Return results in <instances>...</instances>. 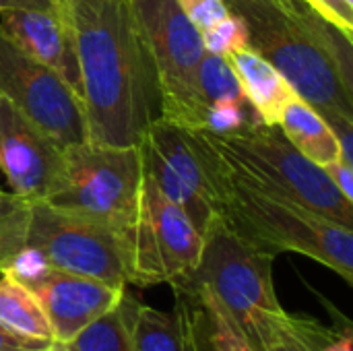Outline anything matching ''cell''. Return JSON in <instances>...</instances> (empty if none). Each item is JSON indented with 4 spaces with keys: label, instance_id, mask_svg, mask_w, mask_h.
Listing matches in <instances>:
<instances>
[{
    "label": "cell",
    "instance_id": "30bf717a",
    "mask_svg": "<svg viewBox=\"0 0 353 351\" xmlns=\"http://www.w3.org/2000/svg\"><path fill=\"white\" fill-rule=\"evenodd\" d=\"M203 236L188 215L143 172L137 217L130 232L128 285H182L194 273Z\"/></svg>",
    "mask_w": 353,
    "mask_h": 351
},
{
    "label": "cell",
    "instance_id": "5bb4252c",
    "mask_svg": "<svg viewBox=\"0 0 353 351\" xmlns=\"http://www.w3.org/2000/svg\"><path fill=\"white\" fill-rule=\"evenodd\" d=\"M0 27L21 52L56 70L79 95V62L70 2L52 8H2Z\"/></svg>",
    "mask_w": 353,
    "mask_h": 351
},
{
    "label": "cell",
    "instance_id": "d4e9b609",
    "mask_svg": "<svg viewBox=\"0 0 353 351\" xmlns=\"http://www.w3.org/2000/svg\"><path fill=\"white\" fill-rule=\"evenodd\" d=\"M178 2L201 33L209 31L213 25H217L230 14L223 0H178Z\"/></svg>",
    "mask_w": 353,
    "mask_h": 351
},
{
    "label": "cell",
    "instance_id": "44dd1931",
    "mask_svg": "<svg viewBox=\"0 0 353 351\" xmlns=\"http://www.w3.org/2000/svg\"><path fill=\"white\" fill-rule=\"evenodd\" d=\"M184 292V290H182ZM194 298L201 314V339L203 350L207 351H259L236 321L225 312V308L205 290L186 292Z\"/></svg>",
    "mask_w": 353,
    "mask_h": 351
},
{
    "label": "cell",
    "instance_id": "d6986e66",
    "mask_svg": "<svg viewBox=\"0 0 353 351\" xmlns=\"http://www.w3.org/2000/svg\"><path fill=\"white\" fill-rule=\"evenodd\" d=\"M137 300L124 292L120 302L77 333L68 343L70 351H137L132 339V312Z\"/></svg>",
    "mask_w": 353,
    "mask_h": 351
},
{
    "label": "cell",
    "instance_id": "484cf974",
    "mask_svg": "<svg viewBox=\"0 0 353 351\" xmlns=\"http://www.w3.org/2000/svg\"><path fill=\"white\" fill-rule=\"evenodd\" d=\"M327 21L353 37V6L345 0H308Z\"/></svg>",
    "mask_w": 353,
    "mask_h": 351
},
{
    "label": "cell",
    "instance_id": "ba28073f",
    "mask_svg": "<svg viewBox=\"0 0 353 351\" xmlns=\"http://www.w3.org/2000/svg\"><path fill=\"white\" fill-rule=\"evenodd\" d=\"M126 4L157 70L161 118L203 130L194 93L196 68L207 52L201 31L178 0H126Z\"/></svg>",
    "mask_w": 353,
    "mask_h": 351
},
{
    "label": "cell",
    "instance_id": "ac0fdd59",
    "mask_svg": "<svg viewBox=\"0 0 353 351\" xmlns=\"http://www.w3.org/2000/svg\"><path fill=\"white\" fill-rule=\"evenodd\" d=\"M0 327L27 341L54 343V333L39 300L10 275L0 277Z\"/></svg>",
    "mask_w": 353,
    "mask_h": 351
},
{
    "label": "cell",
    "instance_id": "4fadbf2b",
    "mask_svg": "<svg viewBox=\"0 0 353 351\" xmlns=\"http://www.w3.org/2000/svg\"><path fill=\"white\" fill-rule=\"evenodd\" d=\"M19 283L29 288L39 300L58 343H68L87 325L112 310L126 292V288H114L48 265Z\"/></svg>",
    "mask_w": 353,
    "mask_h": 351
},
{
    "label": "cell",
    "instance_id": "7402d4cb",
    "mask_svg": "<svg viewBox=\"0 0 353 351\" xmlns=\"http://www.w3.org/2000/svg\"><path fill=\"white\" fill-rule=\"evenodd\" d=\"M194 93H196V101H199V108L203 114V128H205V114H207L209 106H213L215 101H221V99H246L242 87H240V81H238L234 68L230 66V62L225 60V56L211 54V52H205V56L196 68Z\"/></svg>",
    "mask_w": 353,
    "mask_h": 351
},
{
    "label": "cell",
    "instance_id": "4316f807",
    "mask_svg": "<svg viewBox=\"0 0 353 351\" xmlns=\"http://www.w3.org/2000/svg\"><path fill=\"white\" fill-rule=\"evenodd\" d=\"M323 170L331 178V182L343 192V197L353 201V166L337 159V161H331V163L323 166Z\"/></svg>",
    "mask_w": 353,
    "mask_h": 351
},
{
    "label": "cell",
    "instance_id": "cb8c5ba5",
    "mask_svg": "<svg viewBox=\"0 0 353 351\" xmlns=\"http://www.w3.org/2000/svg\"><path fill=\"white\" fill-rule=\"evenodd\" d=\"M203 35V43H205V50L211 52V54H230V52H236L240 48H246L248 46V39H246V27L242 25V21L238 17H234L232 12L219 21L217 25H213L209 31L201 33Z\"/></svg>",
    "mask_w": 353,
    "mask_h": 351
},
{
    "label": "cell",
    "instance_id": "8fae6325",
    "mask_svg": "<svg viewBox=\"0 0 353 351\" xmlns=\"http://www.w3.org/2000/svg\"><path fill=\"white\" fill-rule=\"evenodd\" d=\"M0 95L60 145L87 141L81 99L52 68L21 52L0 27Z\"/></svg>",
    "mask_w": 353,
    "mask_h": 351
},
{
    "label": "cell",
    "instance_id": "4dcf8cb0",
    "mask_svg": "<svg viewBox=\"0 0 353 351\" xmlns=\"http://www.w3.org/2000/svg\"><path fill=\"white\" fill-rule=\"evenodd\" d=\"M46 351H70V350H68L64 343H58V341H54V343H52V345H50V348H48Z\"/></svg>",
    "mask_w": 353,
    "mask_h": 351
},
{
    "label": "cell",
    "instance_id": "6da1fadb",
    "mask_svg": "<svg viewBox=\"0 0 353 351\" xmlns=\"http://www.w3.org/2000/svg\"><path fill=\"white\" fill-rule=\"evenodd\" d=\"M87 141L137 147L161 118L155 64L126 0H70Z\"/></svg>",
    "mask_w": 353,
    "mask_h": 351
},
{
    "label": "cell",
    "instance_id": "2e32d148",
    "mask_svg": "<svg viewBox=\"0 0 353 351\" xmlns=\"http://www.w3.org/2000/svg\"><path fill=\"white\" fill-rule=\"evenodd\" d=\"M225 60L234 68L240 87L259 122L275 126L283 108L296 95V91L288 85V81L279 74L277 68H273L263 56H259L248 46L225 54Z\"/></svg>",
    "mask_w": 353,
    "mask_h": 351
},
{
    "label": "cell",
    "instance_id": "603a6c76",
    "mask_svg": "<svg viewBox=\"0 0 353 351\" xmlns=\"http://www.w3.org/2000/svg\"><path fill=\"white\" fill-rule=\"evenodd\" d=\"M31 205L10 190H0V269L25 248Z\"/></svg>",
    "mask_w": 353,
    "mask_h": 351
},
{
    "label": "cell",
    "instance_id": "8992f818",
    "mask_svg": "<svg viewBox=\"0 0 353 351\" xmlns=\"http://www.w3.org/2000/svg\"><path fill=\"white\" fill-rule=\"evenodd\" d=\"M273 252L228 225H217L203 236L201 259L190 279L174 290L211 294L256 348L267 317L283 312L273 283Z\"/></svg>",
    "mask_w": 353,
    "mask_h": 351
},
{
    "label": "cell",
    "instance_id": "3957f363",
    "mask_svg": "<svg viewBox=\"0 0 353 351\" xmlns=\"http://www.w3.org/2000/svg\"><path fill=\"white\" fill-rule=\"evenodd\" d=\"M211 145L228 161L232 174L248 186L302 205L353 230V201L331 182L323 166L298 151L281 128L252 122L230 134H211Z\"/></svg>",
    "mask_w": 353,
    "mask_h": 351
},
{
    "label": "cell",
    "instance_id": "9a60e30c",
    "mask_svg": "<svg viewBox=\"0 0 353 351\" xmlns=\"http://www.w3.org/2000/svg\"><path fill=\"white\" fill-rule=\"evenodd\" d=\"M176 292V306L163 312L141 302L132 312V339L137 351H205L201 339V314L192 296Z\"/></svg>",
    "mask_w": 353,
    "mask_h": 351
},
{
    "label": "cell",
    "instance_id": "277c9868",
    "mask_svg": "<svg viewBox=\"0 0 353 351\" xmlns=\"http://www.w3.org/2000/svg\"><path fill=\"white\" fill-rule=\"evenodd\" d=\"M143 172L205 236L225 225L232 170L205 130L157 118L139 141Z\"/></svg>",
    "mask_w": 353,
    "mask_h": 351
},
{
    "label": "cell",
    "instance_id": "f1b7e54d",
    "mask_svg": "<svg viewBox=\"0 0 353 351\" xmlns=\"http://www.w3.org/2000/svg\"><path fill=\"white\" fill-rule=\"evenodd\" d=\"M321 351H353V335L352 327L345 325L343 331H337L333 339H329Z\"/></svg>",
    "mask_w": 353,
    "mask_h": 351
},
{
    "label": "cell",
    "instance_id": "f546056e",
    "mask_svg": "<svg viewBox=\"0 0 353 351\" xmlns=\"http://www.w3.org/2000/svg\"><path fill=\"white\" fill-rule=\"evenodd\" d=\"M56 6L52 0H0L2 8H52Z\"/></svg>",
    "mask_w": 353,
    "mask_h": 351
},
{
    "label": "cell",
    "instance_id": "7a4b0ae2",
    "mask_svg": "<svg viewBox=\"0 0 353 351\" xmlns=\"http://www.w3.org/2000/svg\"><path fill=\"white\" fill-rule=\"evenodd\" d=\"M263 56L329 126L353 122V43L308 0H223Z\"/></svg>",
    "mask_w": 353,
    "mask_h": 351
},
{
    "label": "cell",
    "instance_id": "ffe728a7",
    "mask_svg": "<svg viewBox=\"0 0 353 351\" xmlns=\"http://www.w3.org/2000/svg\"><path fill=\"white\" fill-rule=\"evenodd\" d=\"M337 329H327L319 321L302 314H281L267 317L261 337L259 351H321L323 345L333 339Z\"/></svg>",
    "mask_w": 353,
    "mask_h": 351
},
{
    "label": "cell",
    "instance_id": "83f0119b",
    "mask_svg": "<svg viewBox=\"0 0 353 351\" xmlns=\"http://www.w3.org/2000/svg\"><path fill=\"white\" fill-rule=\"evenodd\" d=\"M52 343H41V341H27L21 339L6 329L0 327V351H46Z\"/></svg>",
    "mask_w": 353,
    "mask_h": 351
},
{
    "label": "cell",
    "instance_id": "9c48e42d",
    "mask_svg": "<svg viewBox=\"0 0 353 351\" xmlns=\"http://www.w3.org/2000/svg\"><path fill=\"white\" fill-rule=\"evenodd\" d=\"M25 246L52 269L122 290L128 285L130 240L95 219L33 203Z\"/></svg>",
    "mask_w": 353,
    "mask_h": 351
},
{
    "label": "cell",
    "instance_id": "7c38bea8",
    "mask_svg": "<svg viewBox=\"0 0 353 351\" xmlns=\"http://www.w3.org/2000/svg\"><path fill=\"white\" fill-rule=\"evenodd\" d=\"M64 145L0 95V172L10 192L29 203L46 201L62 168Z\"/></svg>",
    "mask_w": 353,
    "mask_h": 351
},
{
    "label": "cell",
    "instance_id": "e0dca14e",
    "mask_svg": "<svg viewBox=\"0 0 353 351\" xmlns=\"http://www.w3.org/2000/svg\"><path fill=\"white\" fill-rule=\"evenodd\" d=\"M277 126L288 137V141L302 151L310 161L327 166L341 159L339 145L327 120L302 97L294 95L283 108Z\"/></svg>",
    "mask_w": 353,
    "mask_h": 351
},
{
    "label": "cell",
    "instance_id": "52a82bcc",
    "mask_svg": "<svg viewBox=\"0 0 353 351\" xmlns=\"http://www.w3.org/2000/svg\"><path fill=\"white\" fill-rule=\"evenodd\" d=\"M141 180L139 147L83 141L64 147L58 180L43 203L105 223L130 240Z\"/></svg>",
    "mask_w": 353,
    "mask_h": 351
},
{
    "label": "cell",
    "instance_id": "d6a6232c",
    "mask_svg": "<svg viewBox=\"0 0 353 351\" xmlns=\"http://www.w3.org/2000/svg\"><path fill=\"white\" fill-rule=\"evenodd\" d=\"M345 2H347V4H352V6H353V0H345Z\"/></svg>",
    "mask_w": 353,
    "mask_h": 351
},
{
    "label": "cell",
    "instance_id": "5b68a950",
    "mask_svg": "<svg viewBox=\"0 0 353 351\" xmlns=\"http://www.w3.org/2000/svg\"><path fill=\"white\" fill-rule=\"evenodd\" d=\"M225 225L275 257L304 254L353 283V230L292 201L265 194L234 174Z\"/></svg>",
    "mask_w": 353,
    "mask_h": 351
},
{
    "label": "cell",
    "instance_id": "1f68e13d",
    "mask_svg": "<svg viewBox=\"0 0 353 351\" xmlns=\"http://www.w3.org/2000/svg\"><path fill=\"white\" fill-rule=\"evenodd\" d=\"M54 4H58V6H64V4H68L70 0H52Z\"/></svg>",
    "mask_w": 353,
    "mask_h": 351
}]
</instances>
